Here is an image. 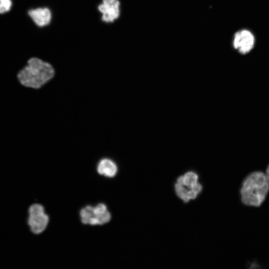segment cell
I'll return each instance as SVG.
<instances>
[{"label":"cell","mask_w":269,"mask_h":269,"mask_svg":"<svg viewBox=\"0 0 269 269\" xmlns=\"http://www.w3.org/2000/svg\"><path fill=\"white\" fill-rule=\"evenodd\" d=\"M269 192V181L264 171L254 170L243 179L239 188L241 203L245 206L259 207Z\"/></svg>","instance_id":"obj_1"},{"label":"cell","mask_w":269,"mask_h":269,"mask_svg":"<svg viewBox=\"0 0 269 269\" xmlns=\"http://www.w3.org/2000/svg\"><path fill=\"white\" fill-rule=\"evenodd\" d=\"M54 75L55 70L50 63L37 57H32L19 71L17 78L22 86L38 89L49 82Z\"/></svg>","instance_id":"obj_2"},{"label":"cell","mask_w":269,"mask_h":269,"mask_svg":"<svg viewBox=\"0 0 269 269\" xmlns=\"http://www.w3.org/2000/svg\"><path fill=\"white\" fill-rule=\"evenodd\" d=\"M102 20L106 23L113 22L120 15V2L119 0H102L98 6Z\"/></svg>","instance_id":"obj_3"},{"label":"cell","mask_w":269,"mask_h":269,"mask_svg":"<svg viewBox=\"0 0 269 269\" xmlns=\"http://www.w3.org/2000/svg\"><path fill=\"white\" fill-rule=\"evenodd\" d=\"M255 38L249 30H242L235 33L233 45L242 54L248 53L253 47Z\"/></svg>","instance_id":"obj_4"},{"label":"cell","mask_w":269,"mask_h":269,"mask_svg":"<svg viewBox=\"0 0 269 269\" xmlns=\"http://www.w3.org/2000/svg\"><path fill=\"white\" fill-rule=\"evenodd\" d=\"M28 15L38 27H44L49 24L52 19V12L47 7H39L30 9Z\"/></svg>","instance_id":"obj_5"},{"label":"cell","mask_w":269,"mask_h":269,"mask_svg":"<svg viewBox=\"0 0 269 269\" xmlns=\"http://www.w3.org/2000/svg\"><path fill=\"white\" fill-rule=\"evenodd\" d=\"M49 222V217L44 212L29 215L27 223L31 231L38 234L46 228Z\"/></svg>","instance_id":"obj_6"},{"label":"cell","mask_w":269,"mask_h":269,"mask_svg":"<svg viewBox=\"0 0 269 269\" xmlns=\"http://www.w3.org/2000/svg\"><path fill=\"white\" fill-rule=\"evenodd\" d=\"M97 171L101 174L108 177H114L117 173L118 168L116 163L107 158L102 159L97 165Z\"/></svg>","instance_id":"obj_7"},{"label":"cell","mask_w":269,"mask_h":269,"mask_svg":"<svg viewBox=\"0 0 269 269\" xmlns=\"http://www.w3.org/2000/svg\"><path fill=\"white\" fill-rule=\"evenodd\" d=\"M94 210L96 225H102L110 221L111 214L104 204H98L94 207Z\"/></svg>","instance_id":"obj_8"},{"label":"cell","mask_w":269,"mask_h":269,"mask_svg":"<svg viewBox=\"0 0 269 269\" xmlns=\"http://www.w3.org/2000/svg\"><path fill=\"white\" fill-rule=\"evenodd\" d=\"M94 208V207L87 205L81 210L80 215L83 224L91 225H96Z\"/></svg>","instance_id":"obj_9"},{"label":"cell","mask_w":269,"mask_h":269,"mask_svg":"<svg viewBox=\"0 0 269 269\" xmlns=\"http://www.w3.org/2000/svg\"><path fill=\"white\" fill-rule=\"evenodd\" d=\"M183 176L184 185L189 189L197 182L198 176L193 172H188Z\"/></svg>","instance_id":"obj_10"},{"label":"cell","mask_w":269,"mask_h":269,"mask_svg":"<svg viewBox=\"0 0 269 269\" xmlns=\"http://www.w3.org/2000/svg\"><path fill=\"white\" fill-rule=\"evenodd\" d=\"M175 189L178 196L184 202H187L190 200L188 196L189 190L187 189L184 185L176 183L175 185Z\"/></svg>","instance_id":"obj_11"},{"label":"cell","mask_w":269,"mask_h":269,"mask_svg":"<svg viewBox=\"0 0 269 269\" xmlns=\"http://www.w3.org/2000/svg\"><path fill=\"white\" fill-rule=\"evenodd\" d=\"M11 0H0V14L9 11L12 6Z\"/></svg>","instance_id":"obj_12"},{"label":"cell","mask_w":269,"mask_h":269,"mask_svg":"<svg viewBox=\"0 0 269 269\" xmlns=\"http://www.w3.org/2000/svg\"><path fill=\"white\" fill-rule=\"evenodd\" d=\"M189 189H191L198 194L202 190V186L198 182L194 184Z\"/></svg>","instance_id":"obj_13"},{"label":"cell","mask_w":269,"mask_h":269,"mask_svg":"<svg viewBox=\"0 0 269 269\" xmlns=\"http://www.w3.org/2000/svg\"><path fill=\"white\" fill-rule=\"evenodd\" d=\"M264 172L269 181V164L267 166L266 168L264 170Z\"/></svg>","instance_id":"obj_14"}]
</instances>
